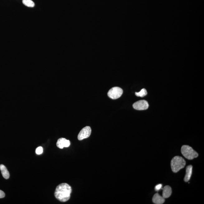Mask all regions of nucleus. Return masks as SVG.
<instances>
[{
  "label": "nucleus",
  "instance_id": "nucleus-1",
  "mask_svg": "<svg viewBox=\"0 0 204 204\" xmlns=\"http://www.w3.org/2000/svg\"><path fill=\"white\" fill-rule=\"evenodd\" d=\"M72 192V187L68 184L63 183L59 184L56 187L55 196L61 202H66L70 199Z\"/></svg>",
  "mask_w": 204,
  "mask_h": 204
},
{
  "label": "nucleus",
  "instance_id": "nucleus-2",
  "mask_svg": "<svg viewBox=\"0 0 204 204\" xmlns=\"http://www.w3.org/2000/svg\"><path fill=\"white\" fill-rule=\"evenodd\" d=\"M186 165V161L182 157L175 156L172 159L171 167L172 171L177 173L180 169L183 168Z\"/></svg>",
  "mask_w": 204,
  "mask_h": 204
},
{
  "label": "nucleus",
  "instance_id": "nucleus-3",
  "mask_svg": "<svg viewBox=\"0 0 204 204\" xmlns=\"http://www.w3.org/2000/svg\"><path fill=\"white\" fill-rule=\"evenodd\" d=\"M181 152L182 155L186 159L192 160L196 158L198 154L191 147L188 145H183L182 147Z\"/></svg>",
  "mask_w": 204,
  "mask_h": 204
},
{
  "label": "nucleus",
  "instance_id": "nucleus-4",
  "mask_svg": "<svg viewBox=\"0 0 204 204\" xmlns=\"http://www.w3.org/2000/svg\"><path fill=\"white\" fill-rule=\"evenodd\" d=\"M123 93V90L119 87H113L108 92L107 95L110 98L115 100L119 98Z\"/></svg>",
  "mask_w": 204,
  "mask_h": 204
},
{
  "label": "nucleus",
  "instance_id": "nucleus-5",
  "mask_svg": "<svg viewBox=\"0 0 204 204\" xmlns=\"http://www.w3.org/2000/svg\"><path fill=\"white\" fill-rule=\"evenodd\" d=\"M92 130L89 126H86L82 129L78 136V138L79 140H82L85 138L89 137L91 135Z\"/></svg>",
  "mask_w": 204,
  "mask_h": 204
},
{
  "label": "nucleus",
  "instance_id": "nucleus-6",
  "mask_svg": "<svg viewBox=\"0 0 204 204\" xmlns=\"http://www.w3.org/2000/svg\"><path fill=\"white\" fill-rule=\"evenodd\" d=\"M148 102L145 100H140L134 103L133 107L134 109L139 111L145 110L148 109L149 107Z\"/></svg>",
  "mask_w": 204,
  "mask_h": 204
},
{
  "label": "nucleus",
  "instance_id": "nucleus-7",
  "mask_svg": "<svg viewBox=\"0 0 204 204\" xmlns=\"http://www.w3.org/2000/svg\"><path fill=\"white\" fill-rule=\"evenodd\" d=\"M70 145V142L69 140L65 138H60L58 140L56 143L57 146L60 149H63L64 147L68 148Z\"/></svg>",
  "mask_w": 204,
  "mask_h": 204
},
{
  "label": "nucleus",
  "instance_id": "nucleus-8",
  "mask_svg": "<svg viewBox=\"0 0 204 204\" xmlns=\"http://www.w3.org/2000/svg\"><path fill=\"white\" fill-rule=\"evenodd\" d=\"M152 202L156 204H162L165 202V198L158 193L154 195L152 198Z\"/></svg>",
  "mask_w": 204,
  "mask_h": 204
},
{
  "label": "nucleus",
  "instance_id": "nucleus-9",
  "mask_svg": "<svg viewBox=\"0 0 204 204\" xmlns=\"http://www.w3.org/2000/svg\"><path fill=\"white\" fill-rule=\"evenodd\" d=\"M172 193V189L169 186H165L163 189V197L164 198L169 197Z\"/></svg>",
  "mask_w": 204,
  "mask_h": 204
},
{
  "label": "nucleus",
  "instance_id": "nucleus-10",
  "mask_svg": "<svg viewBox=\"0 0 204 204\" xmlns=\"http://www.w3.org/2000/svg\"><path fill=\"white\" fill-rule=\"evenodd\" d=\"M192 166L189 165L186 168V174L184 178V181L186 182H188L190 180L192 173Z\"/></svg>",
  "mask_w": 204,
  "mask_h": 204
},
{
  "label": "nucleus",
  "instance_id": "nucleus-11",
  "mask_svg": "<svg viewBox=\"0 0 204 204\" xmlns=\"http://www.w3.org/2000/svg\"><path fill=\"white\" fill-rule=\"evenodd\" d=\"M0 170H1L3 178L6 179H8L9 178L10 174L6 167L3 164H1L0 165Z\"/></svg>",
  "mask_w": 204,
  "mask_h": 204
},
{
  "label": "nucleus",
  "instance_id": "nucleus-12",
  "mask_svg": "<svg viewBox=\"0 0 204 204\" xmlns=\"http://www.w3.org/2000/svg\"><path fill=\"white\" fill-rule=\"evenodd\" d=\"M22 2L26 6L30 7H33L35 5V3L31 0H22Z\"/></svg>",
  "mask_w": 204,
  "mask_h": 204
},
{
  "label": "nucleus",
  "instance_id": "nucleus-13",
  "mask_svg": "<svg viewBox=\"0 0 204 204\" xmlns=\"http://www.w3.org/2000/svg\"><path fill=\"white\" fill-rule=\"evenodd\" d=\"M135 95L136 96L143 97L147 95L148 93L145 88H143L139 92H135Z\"/></svg>",
  "mask_w": 204,
  "mask_h": 204
},
{
  "label": "nucleus",
  "instance_id": "nucleus-14",
  "mask_svg": "<svg viewBox=\"0 0 204 204\" xmlns=\"http://www.w3.org/2000/svg\"><path fill=\"white\" fill-rule=\"evenodd\" d=\"M43 148L42 147H39L36 149V153L38 155H40V154L43 153Z\"/></svg>",
  "mask_w": 204,
  "mask_h": 204
},
{
  "label": "nucleus",
  "instance_id": "nucleus-15",
  "mask_svg": "<svg viewBox=\"0 0 204 204\" xmlns=\"http://www.w3.org/2000/svg\"><path fill=\"white\" fill-rule=\"evenodd\" d=\"M162 184H159L158 185H157L155 186V189L156 191H158L159 190L162 188Z\"/></svg>",
  "mask_w": 204,
  "mask_h": 204
},
{
  "label": "nucleus",
  "instance_id": "nucleus-16",
  "mask_svg": "<svg viewBox=\"0 0 204 204\" xmlns=\"http://www.w3.org/2000/svg\"><path fill=\"white\" fill-rule=\"evenodd\" d=\"M5 196V193L3 191L0 190V198H4Z\"/></svg>",
  "mask_w": 204,
  "mask_h": 204
}]
</instances>
